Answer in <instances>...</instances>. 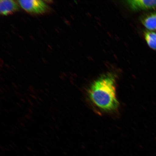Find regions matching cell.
Listing matches in <instances>:
<instances>
[{"instance_id":"6da1fadb","label":"cell","mask_w":156,"mask_h":156,"mask_svg":"<svg viewBox=\"0 0 156 156\" xmlns=\"http://www.w3.org/2000/svg\"><path fill=\"white\" fill-rule=\"evenodd\" d=\"M115 77L108 73L91 84L87 91V98L93 107L102 113H112L118 110Z\"/></svg>"},{"instance_id":"277c9868","label":"cell","mask_w":156,"mask_h":156,"mask_svg":"<svg viewBox=\"0 0 156 156\" xmlns=\"http://www.w3.org/2000/svg\"><path fill=\"white\" fill-rule=\"evenodd\" d=\"M17 3L11 0H1L0 1V12L2 15L7 16L13 14L19 10Z\"/></svg>"},{"instance_id":"3957f363","label":"cell","mask_w":156,"mask_h":156,"mask_svg":"<svg viewBox=\"0 0 156 156\" xmlns=\"http://www.w3.org/2000/svg\"><path fill=\"white\" fill-rule=\"evenodd\" d=\"M127 2L130 8L134 11L156 8V0H132Z\"/></svg>"},{"instance_id":"7a4b0ae2","label":"cell","mask_w":156,"mask_h":156,"mask_svg":"<svg viewBox=\"0 0 156 156\" xmlns=\"http://www.w3.org/2000/svg\"><path fill=\"white\" fill-rule=\"evenodd\" d=\"M18 2L23 9L30 14H44L50 9L47 4L40 0H22L18 1Z\"/></svg>"},{"instance_id":"5b68a950","label":"cell","mask_w":156,"mask_h":156,"mask_svg":"<svg viewBox=\"0 0 156 156\" xmlns=\"http://www.w3.org/2000/svg\"><path fill=\"white\" fill-rule=\"evenodd\" d=\"M141 21L144 26L149 30H156V13L144 16L142 18Z\"/></svg>"},{"instance_id":"8992f818","label":"cell","mask_w":156,"mask_h":156,"mask_svg":"<svg viewBox=\"0 0 156 156\" xmlns=\"http://www.w3.org/2000/svg\"><path fill=\"white\" fill-rule=\"evenodd\" d=\"M146 42L150 48L156 50V33L146 30L144 34Z\"/></svg>"}]
</instances>
